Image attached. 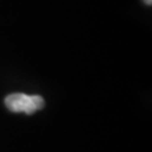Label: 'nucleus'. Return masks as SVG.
Returning <instances> with one entry per match:
<instances>
[{"label": "nucleus", "mask_w": 152, "mask_h": 152, "mask_svg": "<svg viewBox=\"0 0 152 152\" xmlns=\"http://www.w3.org/2000/svg\"><path fill=\"white\" fill-rule=\"evenodd\" d=\"M5 104L10 112L25 113V114L31 115L43 108L45 102L42 96H37V95L29 96L22 92H15L6 97Z\"/></svg>", "instance_id": "nucleus-1"}, {"label": "nucleus", "mask_w": 152, "mask_h": 152, "mask_svg": "<svg viewBox=\"0 0 152 152\" xmlns=\"http://www.w3.org/2000/svg\"><path fill=\"white\" fill-rule=\"evenodd\" d=\"M144 2H145V4H147V5H151L152 4V0H144Z\"/></svg>", "instance_id": "nucleus-2"}]
</instances>
